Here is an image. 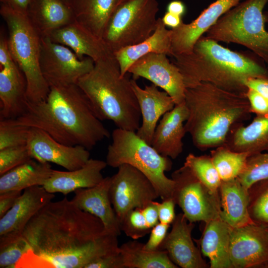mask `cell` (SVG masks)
Instances as JSON below:
<instances>
[{"label":"cell","instance_id":"obj_24","mask_svg":"<svg viewBox=\"0 0 268 268\" xmlns=\"http://www.w3.org/2000/svg\"><path fill=\"white\" fill-rule=\"evenodd\" d=\"M107 166L105 161L90 158L82 167L74 170H53L43 187L50 193L66 196L79 189L92 187L103 180L102 171Z\"/></svg>","mask_w":268,"mask_h":268},{"label":"cell","instance_id":"obj_50","mask_svg":"<svg viewBox=\"0 0 268 268\" xmlns=\"http://www.w3.org/2000/svg\"><path fill=\"white\" fill-rule=\"evenodd\" d=\"M167 11L182 17L186 13V8L185 4L182 1L174 0L168 4Z\"/></svg>","mask_w":268,"mask_h":268},{"label":"cell","instance_id":"obj_22","mask_svg":"<svg viewBox=\"0 0 268 268\" xmlns=\"http://www.w3.org/2000/svg\"><path fill=\"white\" fill-rule=\"evenodd\" d=\"M47 37L69 48L79 59L87 57L95 62L113 54L102 38L75 21L54 30Z\"/></svg>","mask_w":268,"mask_h":268},{"label":"cell","instance_id":"obj_49","mask_svg":"<svg viewBox=\"0 0 268 268\" xmlns=\"http://www.w3.org/2000/svg\"><path fill=\"white\" fill-rule=\"evenodd\" d=\"M161 19L166 26L170 27L172 29L178 27L183 22L181 16L167 11Z\"/></svg>","mask_w":268,"mask_h":268},{"label":"cell","instance_id":"obj_36","mask_svg":"<svg viewBox=\"0 0 268 268\" xmlns=\"http://www.w3.org/2000/svg\"><path fill=\"white\" fill-rule=\"evenodd\" d=\"M268 178V152L249 156L246 166L237 179L247 189L254 183Z\"/></svg>","mask_w":268,"mask_h":268},{"label":"cell","instance_id":"obj_2","mask_svg":"<svg viewBox=\"0 0 268 268\" xmlns=\"http://www.w3.org/2000/svg\"><path fill=\"white\" fill-rule=\"evenodd\" d=\"M15 119L18 124L43 130L62 143L89 150L110 136L77 84L51 87L45 99L28 102Z\"/></svg>","mask_w":268,"mask_h":268},{"label":"cell","instance_id":"obj_25","mask_svg":"<svg viewBox=\"0 0 268 268\" xmlns=\"http://www.w3.org/2000/svg\"><path fill=\"white\" fill-rule=\"evenodd\" d=\"M199 241L201 252L210 268H233L230 257L231 228L220 217L204 223Z\"/></svg>","mask_w":268,"mask_h":268},{"label":"cell","instance_id":"obj_1","mask_svg":"<svg viewBox=\"0 0 268 268\" xmlns=\"http://www.w3.org/2000/svg\"><path fill=\"white\" fill-rule=\"evenodd\" d=\"M118 236L67 197L52 201L28 222L21 238L26 250L14 268H85L120 251Z\"/></svg>","mask_w":268,"mask_h":268},{"label":"cell","instance_id":"obj_15","mask_svg":"<svg viewBox=\"0 0 268 268\" xmlns=\"http://www.w3.org/2000/svg\"><path fill=\"white\" fill-rule=\"evenodd\" d=\"M230 257L233 268H268V229L254 223L232 228Z\"/></svg>","mask_w":268,"mask_h":268},{"label":"cell","instance_id":"obj_35","mask_svg":"<svg viewBox=\"0 0 268 268\" xmlns=\"http://www.w3.org/2000/svg\"><path fill=\"white\" fill-rule=\"evenodd\" d=\"M184 165L207 188L214 193H219L221 180L210 155L197 156L189 153Z\"/></svg>","mask_w":268,"mask_h":268},{"label":"cell","instance_id":"obj_17","mask_svg":"<svg viewBox=\"0 0 268 268\" xmlns=\"http://www.w3.org/2000/svg\"><path fill=\"white\" fill-rule=\"evenodd\" d=\"M194 227V223L189 222L183 213L178 214L172 223L170 232L158 249L166 251L170 260L178 267L209 268L193 242L192 232Z\"/></svg>","mask_w":268,"mask_h":268},{"label":"cell","instance_id":"obj_30","mask_svg":"<svg viewBox=\"0 0 268 268\" xmlns=\"http://www.w3.org/2000/svg\"><path fill=\"white\" fill-rule=\"evenodd\" d=\"M119 0H70L74 21L102 38Z\"/></svg>","mask_w":268,"mask_h":268},{"label":"cell","instance_id":"obj_32","mask_svg":"<svg viewBox=\"0 0 268 268\" xmlns=\"http://www.w3.org/2000/svg\"><path fill=\"white\" fill-rule=\"evenodd\" d=\"M124 268H178L166 251L146 250L137 240H130L120 246Z\"/></svg>","mask_w":268,"mask_h":268},{"label":"cell","instance_id":"obj_52","mask_svg":"<svg viewBox=\"0 0 268 268\" xmlns=\"http://www.w3.org/2000/svg\"><path fill=\"white\" fill-rule=\"evenodd\" d=\"M62 0L69 6L70 0Z\"/></svg>","mask_w":268,"mask_h":268},{"label":"cell","instance_id":"obj_41","mask_svg":"<svg viewBox=\"0 0 268 268\" xmlns=\"http://www.w3.org/2000/svg\"><path fill=\"white\" fill-rule=\"evenodd\" d=\"M170 226V224L159 222L151 228L149 238L147 242L144 244V248L151 251L158 250L165 239Z\"/></svg>","mask_w":268,"mask_h":268},{"label":"cell","instance_id":"obj_33","mask_svg":"<svg viewBox=\"0 0 268 268\" xmlns=\"http://www.w3.org/2000/svg\"><path fill=\"white\" fill-rule=\"evenodd\" d=\"M210 155L221 181L237 178L243 171L249 156L246 152L233 151L224 145L214 148Z\"/></svg>","mask_w":268,"mask_h":268},{"label":"cell","instance_id":"obj_53","mask_svg":"<svg viewBox=\"0 0 268 268\" xmlns=\"http://www.w3.org/2000/svg\"></svg>","mask_w":268,"mask_h":268},{"label":"cell","instance_id":"obj_27","mask_svg":"<svg viewBox=\"0 0 268 268\" xmlns=\"http://www.w3.org/2000/svg\"><path fill=\"white\" fill-rule=\"evenodd\" d=\"M225 143L229 149L246 152L249 156L268 152V116H256L248 125L236 124Z\"/></svg>","mask_w":268,"mask_h":268},{"label":"cell","instance_id":"obj_14","mask_svg":"<svg viewBox=\"0 0 268 268\" xmlns=\"http://www.w3.org/2000/svg\"><path fill=\"white\" fill-rule=\"evenodd\" d=\"M55 197L42 186L24 190L13 206L0 218V248L20 238L31 219Z\"/></svg>","mask_w":268,"mask_h":268},{"label":"cell","instance_id":"obj_51","mask_svg":"<svg viewBox=\"0 0 268 268\" xmlns=\"http://www.w3.org/2000/svg\"><path fill=\"white\" fill-rule=\"evenodd\" d=\"M130 0H119L118 5H120V4L126 2L128 1H130Z\"/></svg>","mask_w":268,"mask_h":268},{"label":"cell","instance_id":"obj_9","mask_svg":"<svg viewBox=\"0 0 268 268\" xmlns=\"http://www.w3.org/2000/svg\"><path fill=\"white\" fill-rule=\"evenodd\" d=\"M159 4L156 0H131L117 6L102 39L114 54L148 38L155 31Z\"/></svg>","mask_w":268,"mask_h":268},{"label":"cell","instance_id":"obj_3","mask_svg":"<svg viewBox=\"0 0 268 268\" xmlns=\"http://www.w3.org/2000/svg\"><path fill=\"white\" fill-rule=\"evenodd\" d=\"M173 57L186 88L208 82L246 94L248 79L268 78L266 63L254 53L232 51L206 36L198 39L191 53Z\"/></svg>","mask_w":268,"mask_h":268},{"label":"cell","instance_id":"obj_34","mask_svg":"<svg viewBox=\"0 0 268 268\" xmlns=\"http://www.w3.org/2000/svg\"><path fill=\"white\" fill-rule=\"evenodd\" d=\"M248 192V212L252 221L268 228V178L253 184Z\"/></svg>","mask_w":268,"mask_h":268},{"label":"cell","instance_id":"obj_28","mask_svg":"<svg viewBox=\"0 0 268 268\" xmlns=\"http://www.w3.org/2000/svg\"><path fill=\"white\" fill-rule=\"evenodd\" d=\"M171 33L172 30L167 29L161 18H158L155 31L148 38L140 43L123 48L114 53L121 75H125L134 63L147 54L162 53L172 56Z\"/></svg>","mask_w":268,"mask_h":268},{"label":"cell","instance_id":"obj_54","mask_svg":"<svg viewBox=\"0 0 268 268\" xmlns=\"http://www.w3.org/2000/svg\"></svg>","mask_w":268,"mask_h":268},{"label":"cell","instance_id":"obj_42","mask_svg":"<svg viewBox=\"0 0 268 268\" xmlns=\"http://www.w3.org/2000/svg\"><path fill=\"white\" fill-rule=\"evenodd\" d=\"M251 110L256 116H268V101L255 90L248 88L246 93Z\"/></svg>","mask_w":268,"mask_h":268},{"label":"cell","instance_id":"obj_45","mask_svg":"<svg viewBox=\"0 0 268 268\" xmlns=\"http://www.w3.org/2000/svg\"><path fill=\"white\" fill-rule=\"evenodd\" d=\"M22 193L21 191H9L0 193V218L15 204Z\"/></svg>","mask_w":268,"mask_h":268},{"label":"cell","instance_id":"obj_39","mask_svg":"<svg viewBox=\"0 0 268 268\" xmlns=\"http://www.w3.org/2000/svg\"><path fill=\"white\" fill-rule=\"evenodd\" d=\"M32 158L27 145L0 150V175Z\"/></svg>","mask_w":268,"mask_h":268},{"label":"cell","instance_id":"obj_37","mask_svg":"<svg viewBox=\"0 0 268 268\" xmlns=\"http://www.w3.org/2000/svg\"><path fill=\"white\" fill-rule=\"evenodd\" d=\"M30 127L17 124L14 118L0 121V150L27 144Z\"/></svg>","mask_w":268,"mask_h":268},{"label":"cell","instance_id":"obj_18","mask_svg":"<svg viewBox=\"0 0 268 268\" xmlns=\"http://www.w3.org/2000/svg\"><path fill=\"white\" fill-rule=\"evenodd\" d=\"M243 0H216L191 23L172 29V57L191 53L198 39L229 9Z\"/></svg>","mask_w":268,"mask_h":268},{"label":"cell","instance_id":"obj_11","mask_svg":"<svg viewBox=\"0 0 268 268\" xmlns=\"http://www.w3.org/2000/svg\"><path fill=\"white\" fill-rule=\"evenodd\" d=\"M39 63L50 88L76 84L94 66L91 58L79 59L69 48L53 42L47 36L41 38Z\"/></svg>","mask_w":268,"mask_h":268},{"label":"cell","instance_id":"obj_47","mask_svg":"<svg viewBox=\"0 0 268 268\" xmlns=\"http://www.w3.org/2000/svg\"><path fill=\"white\" fill-rule=\"evenodd\" d=\"M141 209L149 228L151 229L159 222L157 208L154 201Z\"/></svg>","mask_w":268,"mask_h":268},{"label":"cell","instance_id":"obj_10","mask_svg":"<svg viewBox=\"0 0 268 268\" xmlns=\"http://www.w3.org/2000/svg\"><path fill=\"white\" fill-rule=\"evenodd\" d=\"M172 199L192 223L207 222L220 217V196L203 185L185 165L174 171Z\"/></svg>","mask_w":268,"mask_h":268},{"label":"cell","instance_id":"obj_31","mask_svg":"<svg viewBox=\"0 0 268 268\" xmlns=\"http://www.w3.org/2000/svg\"><path fill=\"white\" fill-rule=\"evenodd\" d=\"M53 169L49 163L32 158L0 175V193L23 191L35 186H43Z\"/></svg>","mask_w":268,"mask_h":268},{"label":"cell","instance_id":"obj_13","mask_svg":"<svg viewBox=\"0 0 268 268\" xmlns=\"http://www.w3.org/2000/svg\"><path fill=\"white\" fill-rule=\"evenodd\" d=\"M167 56L162 53L147 54L134 63L128 72L134 80L143 77L150 81L165 91L175 105L180 104L185 102L186 87L179 68Z\"/></svg>","mask_w":268,"mask_h":268},{"label":"cell","instance_id":"obj_26","mask_svg":"<svg viewBox=\"0 0 268 268\" xmlns=\"http://www.w3.org/2000/svg\"><path fill=\"white\" fill-rule=\"evenodd\" d=\"M220 218L232 228L254 223L248 212V189L237 178L221 181L219 189Z\"/></svg>","mask_w":268,"mask_h":268},{"label":"cell","instance_id":"obj_7","mask_svg":"<svg viewBox=\"0 0 268 268\" xmlns=\"http://www.w3.org/2000/svg\"><path fill=\"white\" fill-rule=\"evenodd\" d=\"M0 14L7 27L10 54L26 78L28 102L41 101L46 98L50 91L40 66L41 36L27 14L1 3Z\"/></svg>","mask_w":268,"mask_h":268},{"label":"cell","instance_id":"obj_23","mask_svg":"<svg viewBox=\"0 0 268 268\" xmlns=\"http://www.w3.org/2000/svg\"><path fill=\"white\" fill-rule=\"evenodd\" d=\"M25 76L15 63L0 66V119L16 118L25 111L28 100Z\"/></svg>","mask_w":268,"mask_h":268},{"label":"cell","instance_id":"obj_38","mask_svg":"<svg viewBox=\"0 0 268 268\" xmlns=\"http://www.w3.org/2000/svg\"><path fill=\"white\" fill-rule=\"evenodd\" d=\"M120 224L121 230L133 240L144 237L151 229L146 222L141 209L139 208L130 211Z\"/></svg>","mask_w":268,"mask_h":268},{"label":"cell","instance_id":"obj_19","mask_svg":"<svg viewBox=\"0 0 268 268\" xmlns=\"http://www.w3.org/2000/svg\"><path fill=\"white\" fill-rule=\"evenodd\" d=\"M133 90L138 101L141 117L136 134L151 145L153 135L159 119L175 106L172 98L154 84L141 88L136 80L131 79Z\"/></svg>","mask_w":268,"mask_h":268},{"label":"cell","instance_id":"obj_16","mask_svg":"<svg viewBox=\"0 0 268 268\" xmlns=\"http://www.w3.org/2000/svg\"><path fill=\"white\" fill-rule=\"evenodd\" d=\"M26 145L33 158L56 164L68 171L81 168L90 159L85 147L62 143L38 128L30 127Z\"/></svg>","mask_w":268,"mask_h":268},{"label":"cell","instance_id":"obj_21","mask_svg":"<svg viewBox=\"0 0 268 268\" xmlns=\"http://www.w3.org/2000/svg\"><path fill=\"white\" fill-rule=\"evenodd\" d=\"M188 110L184 103L175 105L162 117L154 132L151 145L161 155L177 158L183 150V139L186 134L185 123Z\"/></svg>","mask_w":268,"mask_h":268},{"label":"cell","instance_id":"obj_48","mask_svg":"<svg viewBox=\"0 0 268 268\" xmlns=\"http://www.w3.org/2000/svg\"><path fill=\"white\" fill-rule=\"evenodd\" d=\"M32 0H0L1 4L6 5L11 8L27 14L29 7Z\"/></svg>","mask_w":268,"mask_h":268},{"label":"cell","instance_id":"obj_8","mask_svg":"<svg viewBox=\"0 0 268 268\" xmlns=\"http://www.w3.org/2000/svg\"><path fill=\"white\" fill-rule=\"evenodd\" d=\"M268 0H245L221 16L206 32V37L217 42L244 46L268 66L267 17L264 8Z\"/></svg>","mask_w":268,"mask_h":268},{"label":"cell","instance_id":"obj_29","mask_svg":"<svg viewBox=\"0 0 268 268\" xmlns=\"http://www.w3.org/2000/svg\"><path fill=\"white\" fill-rule=\"evenodd\" d=\"M27 15L41 37L74 21L70 7L62 0H32Z\"/></svg>","mask_w":268,"mask_h":268},{"label":"cell","instance_id":"obj_5","mask_svg":"<svg viewBox=\"0 0 268 268\" xmlns=\"http://www.w3.org/2000/svg\"><path fill=\"white\" fill-rule=\"evenodd\" d=\"M128 72L122 76L114 54L94 62L93 69L77 84L101 120L112 121L117 128L135 132L140 126V111Z\"/></svg>","mask_w":268,"mask_h":268},{"label":"cell","instance_id":"obj_4","mask_svg":"<svg viewBox=\"0 0 268 268\" xmlns=\"http://www.w3.org/2000/svg\"><path fill=\"white\" fill-rule=\"evenodd\" d=\"M185 103L188 110L186 133L201 151L224 145L232 128L252 113L246 94L208 82L186 88Z\"/></svg>","mask_w":268,"mask_h":268},{"label":"cell","instance_id":"obj_40","mask_svg":"<svg viewBox=\"0 0 268 268\" xmlns=\"http://www.w3.org/2000/svg\"><path fill=\"white\" fill-rule=\"evenodd\" d=\"M26 250L24 240L20 237L17 240L0 248V268H14L15 265Z\"/></svg>","mask_w":268,"mask_h":268},{"label":"cell","instance_id":"obj_6","mask_svg":"<svg viewBox=\"0 0 268 268\" xmlns=\"http://www.w3.org/2000/svg\"><path fill=\"white\" fill-rule=\"evenodd\" d=\"M112 139L106 158L107 165L133 166L150 181L162 200L172 198L174 181L165 175L172 168L171 158L159 154L135 132L117 128L112 132Z\"/></svg>","mask_w":268,"mask_h":268},{"label":"cell","instance_id":"obj_20","mask_svg":"<svg viewBox=\"0 0 268 268\" xmlns=\"http://www.w3.org/2000/svg\"><path fill=\"white\" fill-rule=\"evenodd\" d=\"M110 181L111 177H107L94 187L77 189L71 200L81 210L98 218L107 233L118 236L121 230L110 199Z\"/></svg>","mask_w":268,"mask_h":268},{"label":"cell","instance_id":"obj_12","mask_svg":"<svg viewBox=\"0 0 268 268\" xmlns=\"http://www.w3.org/2000/svg\"><path fill=\"white\" fill-rule=\"evenodd\" d=\"M118 168L111 177L109 193L120 223L130 211L142 208L159 197L150 181L140 171L127 164Z\"/></svg>","mask_w":268,"mask_h":268},{"label":"cell","instance_id":"obj_46","mask_svg":"<svg viewBox=\"0 0 268 268\" xmlns=\"http://www.w3.org/2000/svg\"><path fill=\"white\" fill-rule=\"evenodd\" d=\"M246 85L260 93L268 101V78H259L248 79Z\"/></svg>","mask_w":268,"mask_h":268},{"label":"cell","instance_id":"obj_43","mask_svg":"<svg viewBox=\"0 0 268 268\" xmlns=\"http://www.w3.org/2000/svg\"><path fill=\"white\" fill-rule=\"evenodd\" d=\"M154 203L157 208L159 221L170 225L172 224L176 217V203L174 200L170 198L162 200L161 202L154 201Z\"/></svg>","mask_w":268,"mask_h":268},{"label":"cell","instance_id":"obj_44","mask_svg":"<svg viewBox=\"0 0 268 268\" xmlns=\"http://www.w3.org/2000/svg\"><path fill=\"white\" fill-rule=\"evenodd\" d=\"M85 268H124V267L119 251L102 257L87 265Z\"/></svg>","mask_w":268,"mask_h":268}]
</instances>
